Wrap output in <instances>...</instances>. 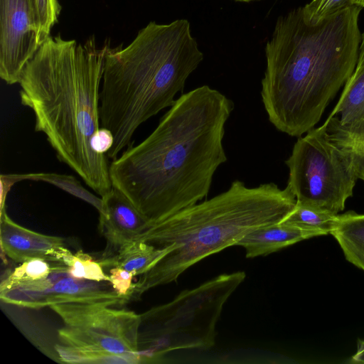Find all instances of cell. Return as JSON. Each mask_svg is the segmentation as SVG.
<instances>
[{"mask_svg":"<svg viewBox=\"0 0 364 364\" xmlns=\"http://www.w3.org/2000/svg\"><path fill=\"white\" fill-rule=\"evenodd\" d=\"M234 107L206 85L183 94L148 137L109 164L112 186L151 225L198 203L227 161L223 141Z\"/></svg>","mask_w":364,"mask_h":364,"instance_id":"6da1fadb","label":"cell"},{"mask_svg":"<svg viewBox=\"0 0 364 364\" xmlns=\"http://www.w3.org/2000/svg\"><path fill=\"white\" fill-rule=\"evenodd\" d=\"M362 8L353 5L316 24L301 7L279 16L264 51L261 97L269 121L279 132L301 136L314 128L359 56Z\"/></svg>","mask_w":364,"mask_h":364,"instance_id":"7a4b0ae2","label":"cell"},{"mask_svg":"<svg viewBox=\"0 0 364 364\" xmlns=\"http://www.w3.org/2000/svg\"><path fill=\"white\" fill-rule=\"evenodd\" d=\"M109 43L97 48L95 36L83 44L49 36L24 67L20 100L35 117V131L45 134L57 158L101 197L112 184L105 154L91 146L100 128V92Z\"/></svg>","mask_w":364,"mask_h":364,"instance_id":"3957f363","label":"cell"},{"mask_svg":"<svg viewBox=\"0 0 364 364\" xmlns=\"http://www.w3.org/2000/svg\"><path fill=\"white\" fill-rule=\"evenodd\" d=\"M203 60L190 22L150 21L124 48H107L100 92V127L114 137L108 159L132 144L135 131L162 109Z\"/></svg>","mask_w":364,"mask_h":364,"instance_id":"277c9868","label":"cell"},{"mask_svg":"<svg viewBox=\"0 0 364 364\" xmlns=\"http://www.w3.org/2000/svg\"><path fill=\"white\" fill-rule=\"evenodd\" d=\"M296 203L287 186L281 189L267 183L249 188L235 180L227 191L151 225L137 240L173 250L139 276L130 299L151 288L176 282L189 267L236 245L251 231L281 222Z\"/></svg>","mask_w":364,"mask_h":364,"instance_id":"5b68a950","label":"cell"},{"mask_svg":"<svg viewBox=\"0 0 364 364\" xmlns=\"http://www.w3.org/2000/svg\"><path fill=\"white\" fill-rule=\"evenodd\" d=\"M285 164L296 203L334 215L343 210L358 179L353 151L333 140L323 124L297 139Z\"/></svg>","mask_w":364,"mask_h":364,"instance_id":"8992f818","label":"cell"},{"mask_svg":"<svg viewBox=\"0 0 364 364\" xmlns=\"http://www.w3.org/2000/svg\"><path fill=\"white\" fill-rule=\"evenodd\" d=\"M245 277L244 272L221 274L143 314L163 321L162 336L149 350L151 355L181 348H211L223 306Z\"/></svg>","mask_w":364,"mask_h":364,"instance_id":"52a82bcc","label":"cell"},{"mask_svg":"<svg viewBox=\"0 0 364 364\" xmlns=\"http://www.w3.org/2000/svg\"><path fill=\"white\" fill-rule=\"evenodd\" d=\"M105 303H63L50 306L62 319L63 345L85 353L89 363L110 355H139L141 316Z\"/></svg>","mask_w":364,"mask_h":364,"instance_id":"ba28073f","label":"cell"},{"mask_svg":"<svg viewBox=\"0 0 364 364\" xmlns=\"http://www.w3.org/2000/svg\"><path fill=\"white\" fill-rule=\"evenodd\" d=\"M0 299L9 304L40 309L63 303H105L122 304L129 298L117 294L109 282L77 279L68 267L58 263L43 279L0 285Z\"/></svg>","mask_w":364,"mask_h":364,"instance_id":"9c48e42d","label":"cell"},{"mask_svg":"<svg viewBox=\"0 0 364 364\" xmlns=\"http://www.w3.org/2000/svg\"><path fill=\"white\" fill-rule=\"evenodd\" d=\"M36 0H0V77L18 83L22 71L41 46Z\"/></svg>","mask_w":364,"mask_h":364,"instance_id":"30bf717a","label":"cell"},{"mask_svg":"<svg viewBox=\"0 0 364 364\" xmlns=\"http://www.w3.org/2000/svg\"><path fill=\"white\" fill-rule=\"evenodd\" d=\"M323 126L340 145L354 151L364 150V60L357 62Z\"/></svg>","mask_w":364,"mask_h":364,"instance_id":"8fae6325","label":"cell"},{"mask_svg":"<svg viewBox=\"0 0 364 364\" xmlns=\"http://www.w3.org/2000/svg\"><path fill=\"white\" fill-rule=\"evenodd\" d=\"M0 241L2 251L16 262L41 259L66 264L73 254L62 237L41 234L23 227L0 212Z\"/></svg>","mask_w":364,"mask_h":364,"instance_id":"7c38bea8","label":"cell"},{"mask_svg":"<svg viewBox=\"0 0 364 364\" xmlns=\"http://www.w3.org/2000/svg\"><path fill=\"white\" fill-rule=\"evenodd\" d=\"M99 229L107 241L108 251L116 253L122 246L137 240L151 226L145 217L119 190L112 188L101 197Z\"/></svg>","mask_w":364,"mask_h":364,"instance_id":"4fadbf2b","label":"cell"},{"mask_svg":"<svg viewBox=\"0 0 364 364\" xmlns=\"http://www.w3.org/2000/svg\"><path fill=\"white\" fill-rule=\"evenodd\" d=\"M319 236L316 232L301 230L282 223L255 229L237 244L245 250L247 258L267 256L299 241Z\"/></svg>","mask_w":364,"mask_h":364,"instance_id":"5bb4252c","label":"cell"},{"mask_svg":"<svg viewBox=\"0 0 364 364\" xmlns=\"http://www.w3.org/2000/svg\"><path fill=\"white\" fill-rule=\"evenodd\" d=\"M173 250L164 249L141 240H136L122 246L114 256L104 257L100 263L104 267H117L140 276L150 270L159 260Z\"/></svg>","mask_w":364,"mask_h":364,"instance_id":"9a60e30c","label":"cell"},{"mask_svg":"<svg viewBox=\"0 0 364 364\" xmlns=\"http://www.w3.org/2000/svg\"><path fill=\"white\" fill-rule=\"evenodd\" d=\"M330 234L338 241L346 259L364 271V214L351 210L339 215Z\"/></svg>","mask_w":364,"mask_h":364,"instance_id":"2e32d148","label":"cell"},{"mask_svg":"<svg viewBox=\"0 0 364 364\" xmlns=\"http://www.w3.org/2000/svg\"><path fill=\"white\" fill-rule=\"evenodd\" d=\"M338 215L296 203L294 209L280 223L323 235L330 234L335 228Z\"/></svg>","mask_w":364,"mask_h":364,"instance_id":"e0dca14e","label":"cell"},{"mask_svg":"<svg viewBox=\"0 0 364 364\" xmlns=\"http://www.w3.org/2000/svg\"><path fill=\"white\" fill-rule=\"evenodd\" d=\"M16 182L22 180L41 181L59 187L63 191L77 197L95 207L100 213L102 211V198H98L87 191L73 176L55 173L10 174Z\"/></svg>","mask_w":364,"mask_h":364,"instance_id":"ac0fdd59","label":"cell"},{"mask_svg":"<svg viewBox=\"0 0 364 364\" xmlns=\"http://www.w3.org/2000/svg\"><path fill=\"white\" fill-rule=\"evenodd\" d=\"M69 274L75 278L96 282H109V276L107 275L100 262L79 251L73 255L66 265Z\"/></svg>","mask_w":364,"mask_h":364,"instance_id":"d6986e66","label":"cell"},{"mask_svg":"<svg viewBox=\"0 0 364 364\" xmlns=\"http://www.w3.org/2000/svg\"><path fill=\"white\" fill-rule=\"evenodd\" d=\"M52 266L49 262L41 259H33L16 267L5 279L1 285L38 281L46 278L50 273Z\"/></svg>","mask_w":364,"mask_h":364,"instance_id":"ffe728a7","label":"cell"},{"mask_svg":"<svg viewBox=\"0 0 364 364\" xmlns=\"http://www.w3.org/2000/svg\"><path fill=\"white\" fill-rule=\"evenodd\" d=\"M351 6V0H311L301 7V11L307 23L316 24Z\"/></svg>","mask_w":364,"mask_h":364,"instance_id":"44dd1931","label":"cell"},{"mask_svg":"<svg viewBox=\"0 0 364 364\" xmlns=\"http://www.w3.org/2000/svg\"><path fill=\"white\" fill-rule=\"evenodd\" d=\"M40 20L39 38L41 45L50 36V32L61 11L58 0H36Z\"/></svg>","mask_w":364,"mask_h":364,"instance_id":"7402d4cb","label":"cell"},{"mask_svg":"<svg viewBox=\"0 0 364 364\" xmlns=\"http://www.w3.org/2000/svg\"><path fill=\"white\" fill-rule=\"evenodd\" d=\"M109 273V282L114 291L119 295L130 299V294L134 286V283H132L134 274L117 267H112Z\"/></svg>","mask_w":364,"mask_h":364,"instance_id":"603a6c76","label":"cell"},{"mask_svg":"<svg viewBox=\"0 0 364 364\" xmlns=\"http://www.w3.org/2000/svg\"><path fill=\"white\" fill-rule=\"evenodd\" d=\"M113 142L114 137L112 132L109 129L100 127L91 139V146L97 154L106 155L112 148Z\"/></svg>","mask_w":364,"mask_h":364,"instance_id":"cb8c5ba5","label":"cell"},{"mask_svg":"<svg viewBox=\"0 0 364 364\" xmlns=\"http://www.w3.org/2000/svg\"><path fill=\"white\" fill-rule=\"evenodd\" d=\"M55 349L60 359L65 363H89L88 356L75 348L63 344H57L55 346Z\"/></svg>","mask_w":364,"mask_h":364,"instance_id":"d4e9b609","label":"cell"},{"mask_svg":"<svg viewBox=\"0 0 364 364\" xmlns=\"http://www.w3.org/2000/svg\"><path fill=\"white\" fill-rule=\"evenodd\" d=\"M350 363H364V340H358L357 350L350 358Z\"/></svg>","mask_w":364,"mask_h":364,"instance_id":"484cf974","label":"cell"},{"mask_svg":"<svg viewBox=\"0 0 364 364\" xmlns=\"http://www.w3.org/2000/svg\"><path fill=\"white\" fill-rule=\"evenodd\" d=\"M364 60V32L362 33L361 43L359 50V56L358 61Z\"/></svg>","mask_w":364,"mask_h":364,"instance_id":"4316f807","label":"cell"},{"mask_svg":"<svg viewBox=\"0 0 364 364\" xmlns=\"http://www.w3.org/2000/svg\"><path fill=\"white\" fill-rule=\"evenodd\" d=\"M353 5L364 7V0H351Z\"/></svg>","mask_w":364,"mask_h":364,"instance_id":"83f0119b","label":"cell"},{"mask_svg":"<svg viewBox=\"0 0 364 364\" xmlns=\"http://www.w3.org/2000/svg\"><path fill=\"white\" fill-rule=\"evenodd\" d=\"M234 1H239V2L249 3V2L257 1H261V0H234Z\"/></svg>","mask_w":364,"mask_h":364,"instance_id":"f1b7e54d","label":"cell"},{"mask_svg":"<svg viewBox=\"0 0 364 364\" xmlns=\"http://www.w3.org/2000/svg\"><path fill=\"white\" fill-rule=\"evenodd\" d=\"M361 180H363L364 181V176H363V178H361Z\"/></svg>","mask_w":364,"mask_h":364,"instance_id":"f546056e","label":"cell"}]
</instances>
